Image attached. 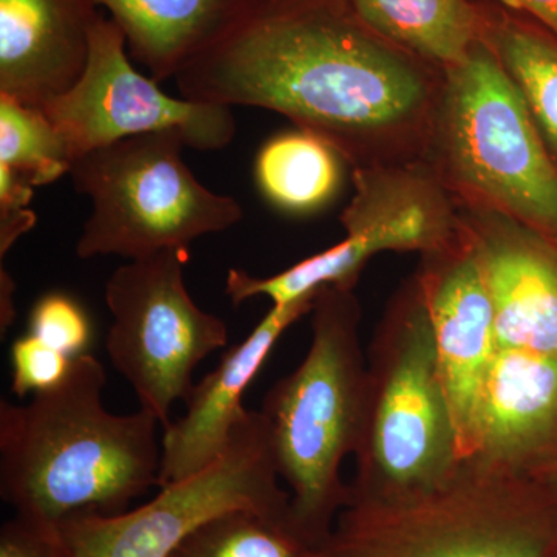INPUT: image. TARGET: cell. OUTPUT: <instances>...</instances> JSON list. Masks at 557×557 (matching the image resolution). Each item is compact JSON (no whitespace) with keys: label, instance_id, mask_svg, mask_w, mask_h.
I'll list each match as a JSON object with an SVG mask.
<instances>
[{"label":"cell","instance_id":"obj_1","mask_svg":"<svg viewBox=\"0 0 557 557\" xmlns=\"http://www.w3.org/2000/svg\"><path fill=\"white\" fill-rule=\"evenodd\" d=\"M175 81L186 100L281 113L357 170L424 161L443 72L370 30L351 0H240Z\"/></svg>","mask_w":557,"mask_h":557},{"label":"cell","instance_id":"obj_2","mask_svg":"<svg viewBox=\"0 0 557 557\" xmlns=\"http://www.w3.org/2000/svg\"><path fill=\"white\" fill-rule=\"evenodd\" d=\"M106 381L101 362L84 354L28 405L0 401V494L20 518L58 527L79 511L115 516L159 486L160 421L146 409L110 413Z\"/></svg>","mask_w":557,"mask_h":557},{"label":"cell","instance_id":"obj_3","mask_svg":"<svg viewBox=\"0 0 557 557\" xmlns=\"http://www.w3.org/2000/svg\"><path fill=\"white\" fill-rule=\"evenodd\" d=\"M311 313L309 354L271 387L260 412L269 423L278 475L289 486V525L319 548L350 496L341 465L357 449L368 357L355 288H319Z\"/></svg>","mask_w":557,"mask_h":557},{"label":"cell","instance_id":"obj_4","mask_svg":"<svg viewBox=\"0 0 557 557\" xmlns=\"http://www.w3.org/2000/svg\"><path fill=\"white\" fill-rule=\"evenodd\" d=\"M557 491L461 460L442 485L341 511L317 557H553Z\"/></svg>","mask_w":557,"mask_h":557},{"label":"cell","instance_id":"obj_5","mask_svg":"<svg viewBox=\"0 0 557 557\" xmlns=\"http://www.w3.org/2000/svg\"><path fill=\"white\" fill-rule=\"evenodd\" d=\"M368 358L348 504L394 500L442 485L461 456L434 329L416 276L388 304Z\"/></svg>","mask_w":557,"mask_h":557},{"label":"cell","instance_id":"obj_6","mask_svg":"<svg viewBox=\"0 0 557 557\" xmlns=\"http://www.w3.org/2000/svg\"><path fill=\"white\" fill-rule=\"evenodd\" d=\"M424 163L457 205L491 209L557 239V166L485 40L443 72Z\"/></svg>","mask_w":557,"mask_h":557},{"label":"cell","instance_id":"obj_7","mask_svg":"<svg viewBox=\"0 0 557 557\" xmlns=\"http://www.w3.org/2000/svg\"><path fill=\"white\" fill-rule=\"evenodd\" d=\"M185 148L177 132H153L73 161V185L91 201L76 244L78 258L135 260L164 249H188L199 237L240 222V205L201 185L183 160Z\"/></svg>","mask_w":557,"mask_h":557},{"label":"cell","instance_id":"obj_8","mask_svg":"<svg viewBox=\"0 0 557 557\" xmlns=\"http://www.w3.org/2000/svg\"><path fill=\"white\" fill-rule=\"evenodd\" d=\"M278 479L269 423L260 410H247L208 468L161 486L132 511H79L58 527L73 557H171L193 531L234 509L289 522V493Z\"/></svg>","mask_w":557,"mask_h":557},{"label":"cell","instance_id":"obj_9","mask_svg":"<svg viewBox=\"0 0 557 557\" xmlns=\"http://www.w3.org/2000/svg\"><path fill=\"white\" fill-rule=\"evenodd\" d=\"M354 197L341 214L346 237L270 277L230 270L226 295L234 306L265 296L287 306L325 285L355 288L373 256L384 251H434L460 228L454 197L424 161L354 170Z\"/></svg>","mask_w":557,"mask_h":557},{"label":"cell","instance_id":"obj_10","mask_svg":"<svg viewBox=\"0 0 557 557\" xmlns=\"http://www.w3.org/2000/svg\"><path fill=\"white\" fill-rule=\"evenodd\" d=\"M188 258V249L172 248L131 260L106 285L110 361L164 428L174 403L188 401L197 366L228 343L225 321L201 310L186 289Z\"/></svg>","mask_w":557,"mask_h":557},{"label":"cell","instance_id":"obj_11","mask_svg":"<svg viewBox=\"0 0 557 557\" xmlns=\"http://www.w3.org/2000/svg\"><path fill=\"white\" fill-rule=\"evenodd\" d=\"M126 36L100 17L91 32L89 61L78 83L39 106L75 161L120 139L177 132L186 148L219 150L236 135L233 108L174 98L131 64Z\"/></svg>","mask_w":557,"mask_h":557},{"label":"cell","instance_id":"obj_12","mask_svg":"<svg viewBox=\"0 0 557 557\" xmlns=\"http://www.w3.org/2000/svg\"><path fill=\"white\" fill-rule=\"evenodd\" d=\"M413 276L431 317L458 448L467 460L478 449L480 410L497 338L482 265L461 220L448 244L421 255Z\"/></svg>","mask_w":557,"mask_h":557},{"label":"cell","instance_id":"obj_13","mask_svg":"<svg viewBox=\"0 0 557 557\" xmlns=\"http://www.w3.org/2000/svg\"><path fill=\"white\" fill-rule=\"evenodd\" d=\"M478 251L497 347L557 355V239L491 209L457 205Z\"/></svg>","mask_w":557,"mask_h":557},{"label":"cell","instance_id":"obj_14","mask_svg":"<svg viewBox=\"0 0 557 557\" xmlns=\"http://www.w3.org/2000/svg\"><path fill=\"white\" fill-rule=\"evenodd\" d=\"M536 478L557 458V355L497 347L483 392L478 449L469 457Z\"/></svg>","mask_w":557,"mask_h":557},{"label":"cell","instance_id":"obj_15","mask_svg":"<svg viewBox=\"0 0 557 557\" xmlns=\"http://www.w3.org/2000/svg\"><path fill=\"white\" fill-rule=\"evenodd\" d=\"M313 295L287 306H273L244 343L230 348L218 368L190 392L188 410L164 428L159 486L197 474L214 463L228 446L234 428L247 409L245 391L258 375L282 333L311 313Z\"/></svg>","mask_w":557,"mask_h":557},{"label":"cell","instance_id":"obj_16","mask_svg":"<svg viewBox=\"0 0 557 557\" xmlns=\"http://www.w3.org/2000/svg\"><path fill=\"white\" fill-rule=\"evenodd\" d=\"M98 9L95 0H0V95L39 108L72 89Z\"/></svg>","mask_w":557,"mask_h":557},{"label":"cell","instance_id":"obj_17","mask_svg":"<svg viewBox=\"0 0 557 557\" xmlns=\"http://www.w3.org/2000/svg\"><path fill=\"white\" fill-rule=\"evenodd\" d=\"M126 36L127 51L157 83L180 70L219 35L240 0H95Z\"/></svg>","mask_w":557,"mask_h":557},{"label":"cell","instance_id":"obj_18","mask_svg":"<svg viewBox=\"0 0 557 557\" xmlns=\"http://www.w3.org/2000/svg\"><path fill=\"white\" fill-rule=\"evenodd\" d=\"M359 20L381 38L432 67L460 64L483 39L475 0H351Z\"/></svg>","mask_w":557,"mask_h":557},{"label":"cell","instance_id":"obj_19","mask_svg":"<svg viewBox=\"0 0 557 557\" xmlns=\"http://www.w3.org/2000/svg\"><path fill=\"white\" fill-rule=\"evenodd\" d=\"M483 40L519 91L557 166V36L500 5L483 3Z\"/></svg>","mask_w":557,"mask_h":557},{"label":"cell","instance_id":"obj_20","mask_svg":"<svg viewBox=\"0 0 557 557\" xmlns=\"http://www.w3.org/2000/svg\"><path fill=\"white\" fill-rule=\"evenodd\" d=\"M347 161L313 132H282L270 138L256 157L255 177L273 207L307 215L327 207L343 186Z\"/></svg>","mask_w":557,"mask_h":557},{"label":"cell","instance_id":"obj_21","mask_svg":"<svg viewBox=\"0 0 557 557\" xmlns=\"http://www.w3.org/2000/svg\"><path fill=\"white\" fill-rule=\"evenodd\" d=\"M171 557H317L288 520L234 509L208 520Z\"/></svg>","mask_w":557,"mask_h":557},{"label":"cell","instance_id":"obj_22","mask_svg":"<svg viewBox=\"0 0 557 557\" xmlns=\"http://www.w3.org/2000/svg\"><path fill=\"white\" fill-rule=\"evenodd\" d=\"M72 163L64 138L42 110L0 95V166L36 188L69 174Z\"/></svg>","mask_w":557,"mask_h":557},{"label":"cell","instance_id":"obj_23","mask_svg":"<svg viewBox=\"0 0 557 557\" xmlns=\"http://www.w3.org/2000/svg\"><path fill=\"white\" fill-rule=\"evenodd\" d=\"M30 333L72 358L84 355L91 335L86 311L61 293L42 296L35 304L30 313Z\"/></svg>","mask_w":557,"mask_h":557},{"label":"cell","instance_id":"obj_24","mask_svg":"<svg viewBox=\"0 0 557 557\" xmlns=\"http://www.w3.org/2000/svg\"><path fill=\"white\" fill-rule=\"evenodd\" d=\"M73 358L30 332L11 346V391L17 397L57 387L69 375Z\"/></svg>","mask_w":557,"mask_h":557},{"label":"cell","instance_id":"obj_25","mask_svg":"<svg viewBox=\"0 0 557 557\" xmlns=\"http://www.w3.org/2000/svg\"><path fill=\"white\" fill-rule=\"evenodd\" d=\"M0 557H73L60 527L24 518L3 523L0 530Z\"/></svg>","mask_w":557,"mask_h":557},{"label":"cell","instance_id":"obj_26","mask_svg":"<svg viewBox=\"0 0 557 557\" xmlns=\"http://www.w3.org/2000/svg\"><path fill=\"white\" fill-rule=\"evenodd\" d=\"M33 188L9 168L0 166V258L13 247L22 234L35 225V214L28 209L33 199Z\"/></svg>","mask_w":557,"mask_h":557},{"label":"cell","instance_id":"obj_27","mask_svg":"<svg viewBox=\"0 0 557 557\" xmlns=\"http://www.w3.org/2000/svg\"><path fill=\"white\" fill-rule=\"evenodd\" d=\"M497 5L530 17L557 36V0H494Z\"/></svg>","mask_w":557,"mask_h":557},{"label":"cell","instance_id":"obj_28","mask_svg":"<svg viewBox=\"0 0 557 557\" xmlns=\"http://www.w3.org/2000/svg\"><path fill=\"white\" fill-rule=\"evenodd\" d=\"M534 479L547 483L548 486H552L553 490L557 491V458L555 461H552L547 468L542 469Z\"/></svg>","mask_w":557,"mask_h":557},{"label":"cell","instance_id":"obj_29","mask_svg":"<svg viewBox=\"0 0 557 557\" xmlns=\"http://www.w3.org/2000/svg\"><path fill=\"white\" fill-rule=\"evenodd\" d=\"M553 557H557V552L555 553V556H553Z\"/></svg>","mask_w":557,"mask_h":557}]
</instances>
